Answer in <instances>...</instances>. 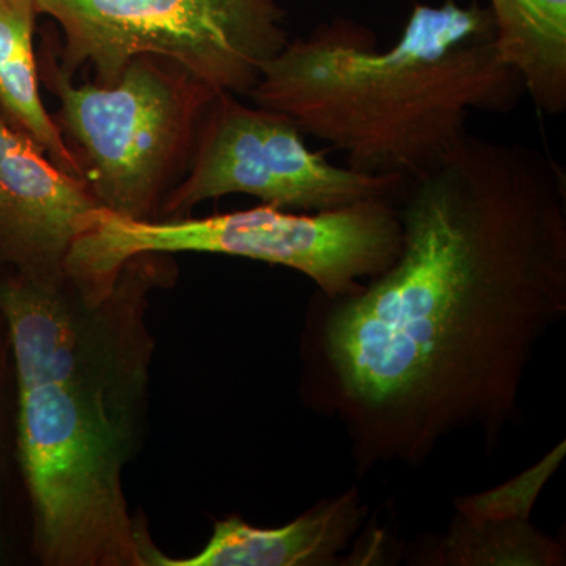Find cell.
Listing matches in <instances>:
<instances>
[{"mask_svg":"<svg viewBox=\"0 0 566 566\" xmlns=\"http://www.w3.org/2000/svg\"><path fill=\"white\" fill-rule=\"evenodd\" d=\"M36 0H0V115L51 161L81 178L73 153L40 92V65L33 50Z\"/></svg>","mask_w":566,"mask_h":566,"instance_id":"cell-10","label":"cell"},{"mask_svg":"<svg viewBox=\"0 0 566 566\" xmlns=\"http://www.w3.org/2000/svg\"><path fill=\"white\" fill-rule=\"evenodd\" d=\"M368 509L357 490L326 499L282 527L249 526L238 517L218 521L196 556L170 558L139 535L142 560L155 566H334L359 534Z\"/></svg>","mask_w":566,"mask_h":566,"instance_id":"cell-9","label":"cell"},{"mask_svg":"<svg viewBox=\"0 0 566 566\" xmlns=\"http://www.w3.org/2000/svg\"><path fill=\"white\" fill-rule=\"evenodd\" d=\"M103 208L0 115V262L33 281L65 277L74 241Z\"/></svg>","mask_w":566,"mask_h":566,"instance_id":"cell-8","label":"cell"},{"mask_svg":"<svg viewBox=\"0 0 566 566\" xmlns=\"http://www.w3.org/2000/svg\"><path fill=\"white\" fill-rule=\"evenodd\" d=\"M499 46L506 62L521 74L526 95L534 102L539 91V59L527 0H490Z\"/></svg>","mask_w":566,"mask_h":566,"instance_id":"cell-11","label":"cell"},{"mask_svg":"<svg viewBox=\"0 0 566 566\" xmlns=\"http://www.w3.org/2000/svg\"><path fill=\"white\" fill-rule=\"evenodd\" d=\"M524 95L490 7L449 0L416 6L385 51L344 18L289 40L249 98L344 153L353 170L409 181L455 150L472 115L506 114Z\"/></svg>","mask_w":566,"mask_h":566,"instance_id":"cell-3","label":"cell"},{"mask_svg":"<svg viewBox=\"0 0 566 566\" xmlns=\"http://www.w3.org/2000/svg\"><path fill=\"white\" fill-rule=\"evenodd\" d=\"M170 255L129 260L98 303L69 277L0 279L18 390V450L36 546L54 566H142L122 474L139 434L151 342L148 290Z\"/></svg>","mask_w":566,"mask_h":566,"instance_id":"cell-2","label":"cell"},{"mask_svg":"<svg viewBox=\"0 0 566 566\" xmlns=\"http://www.w3.org/2000/svg\"><path fill=\"white\" fill-rule=\"evenodd\" d=\"M40 77L57 96L54 122L81 180L104 210L156 221L188 172L197 133L216 91L156 55H139L111 87L76 85L44 51Z\"/></svg>","mask_w":566,"mask_h":566,"instance_id":"cell-5","label":"cell"},{"mask_svg":"<svg viewBox=\"0 0 566 566\" xmlns=\"http://www.w3.org/2000/svg\"><path fill=\"white\" fill-rule=\"evenodd\" d=\"M401 249L348 296L318 294L311 370L357 471L495 441L536 346L566 315L565 178L545 151L469 133L395 199Z\"/></svg>","mask_w":566,"mask_h":566,"instance_id":"cell-1","label":"cell"},{"mask_svg":"<svg viewBox=\"0 0 566 566\" xmlns=\"http://www.w3.org/2000/svg\"><path fill=\"white\" fill-rule=\"evenodd\" d=\"M63 33L59 66H88L111 87L139 55L174 62L216 92L251 95L264 63L285 46L274 0H36Z\"/></svg>","mask_w":566,"mask_h":566,"instance_id":"cell-6","label":"cell"},{"mask_svg":"<svg viewBox=\"0 0 566 566\" xmlns=\"http://www.w3.org/2000/svg\"><path fill=\"white\" fill-rule=\"evenodd\" d=\"M401 249L395 200L374 199L301 212L262 205L208 218L133 221L99 208L76 238L66 277L98 303L129 260L181 252L240 256L297 271L326 297L353 294L385 273Z\"/></svg>","mask_w":566,"mask_h":566,"instance_id":"cell-4","label":"cell"},{"mask_svg":"<svg viewBox=\"0 0 566 566\" xmlns=\"http://www.w3.org/2000/svg\"><path fill=\"white\" fill-rule=\"evenodd\" d=\"M285 115L216 93L197 133L188 172L167 196L159 219L188 218L197 205L243 193L279 210H335L397 199L405 182L338 167L305 144ZM158 221V219H156Z\"/></svg>","mask_w":566,"mask_h":566,"instance_id":"cell-7","label":"cell"}]
</instances>
